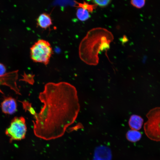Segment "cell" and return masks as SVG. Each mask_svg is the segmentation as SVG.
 <instances>
[{"label":"cell","instance_id":"7a4b0ae2","mask_svg":"<svg viewBox=\"0 0 160 160\" xmlns=\"http://www.w3.org/2000/svg\"><path fill=\"white\" fill-rule=\"evenodd\" d=\"M113 39L112 33L105 29L97 28L91 30L79 44L80 59L87 64L97 65L99 61V52L108 48Z\"/></svg>","mask_w":160,"mask_h":160},{"label":"cell","instance_id":"5b68a950","mask_svg":"<svg viewBox=\"0 0 160 160\" xmlns=\"http://www.w3.org/2000/svg\"><path fill=\"white\" fill-rule=\"evenodd\" d=\"M25 120L23 117H15L6 130L5 134L10 138L11 142L24 139L27 131Z\"/></svg>","mask_w":160,"mask_h":160},{"label":"cell","instance_id":"9c48e42d","mask_svg":"<svg viewBox=\"0 0 160 160\" xmlns=\"http://www.w3.org/2000/svg\"><path fill=\"white\" fill-rule=\"evenodd\" d=\"M143 122V119L141 116L136 115H133L130 117L129 121V124L132 129L137 130L141 128Z\"/></svg>","mask_w":160,"mask_h":160},{"label":"cell","instance_id":"277c9868","mask_svg":"<svg viewBox=\"0 0 160 160\" xmlns=\"http://www.w3.org/2000/svg\"><path fill=\"white\" fill-rule=\"evenodd\" d=\"M30 56L34 62L45 65L49 63L53 53L50 43L43 39H40L35 42L30 48Z\"/></svg>","mask_w":160,"mask_h":160},{"label":"cell","instance_id":"3957f363","mask_svg":"<svg viewBox=\"0 0 160 160\" xmlns=\"http://www.w3.org/2000/svg\"><path fill=\"white\" fill-rule=\"evenodd\" d=\"M144 125L145 135L151 140L160 142V107L151 109L147 113Z\"/></svg>","mask_w":160,"mask_h":160},{"label":"cell","instance_id":"5bb4252c","mask_svg":"<svg viewBox=\"0 0 160 160\" xmlns=\"http://www.w3.org/2000/svg\"><path fill=\"white\" fill-rule=\"evenodd\" d=\"M145 0H132L131 4L134 7L137 8H140L143 7L145 5Z\"/></svg>","mask_w":160,"mask_h":160},{"label":"cell","instance_id":"ba28073f","mask_svg":"<svg viewBox=\"0 0 160 160\" xmlns=\"http://www.w3.org/2000/svg\"><path fill=\"white\" fill-rule=\"evenodd\" d=\"M37 24L41 28L46 29L52 24V20L50 15L46 13L40 14L36 19Z\"/></svg>","mask_w":160,"mask_h":160},{"label":"cell","instance_id":"30bf717a","mask_svg":"<svg viewBox=\"0 0 160 160\" xmlns=\"http://www.w3.org/2000/svg\"><path fill=\"white\" fill-rule=\"evenodd\" d=\"M141 134L137 130L132 129L128 131L126 134L127 138L129 141L133 142L139 140L141 137Z\"/></svg>","mask_w":160,"mask_h":160},{"label":"cell","instance_id":"52a82bcc","mask_svg":"<svg viewBox=\"0 0 160 160\" xmlns=\"http://www.w3.org/2000/svg\"><path fill=\"white\" fill-rule=\"evenodd\" d=\"M111 151L108 147L101 146L95 149L93 160H111Z\"/></svg>","mask_w":160,"mask_h":160},{"label":"cell","instance_id":"4fadbf2b","mask_svg":"<svg viewBox=\"0 0 160 160\" xmlns=\"http://www.w3.org/2000/svg\"><path fill=\"white\" fill-rule=\"evenodd\" d=\"M109 0H93L92 2L96 5H98L100 7H104L107 6L111 2Z\"/></svg>","mask_w":160,"mask_h":160},{"label":"cell","instance_id":"7c38bea8","mask_svg":"<svg viewBox=\"0 0 160 160\" xmlns=\"http://www.w3.org/2000/svg\"><path fill=\"white\" fill-rule=\"evenodd\" d=\"M79 5L78 7L86 9L90 12H92L93 10L96 7L95 4H89L88 3L84 2L83 3H77Z\"/></svg>","mask_w":160,"mask_h":160},{"label":"cell","instance_id":"9a60e30c","mask_svg":"<svg viewBox=\"0 0 160 160\" xmlns=\"http://www.w3.org/2000/svg\"><path fill=\"white\" fill-rule=\"evenodd\" d=\"M6 73V68L5 66L0 63V77L4 76Z\"/></svg>","mask_w":160,"mask_h":160},{"label":"cell","instance_id":"8992f818","mask_svg":"<svg viewBox=\"0 0 160 160\" xmlns=\"http://www.w3.org/2000/svg\"><path fill=\"white\" fill-rule=\"evenodd\" d=\"M17 107L15 100L12 97L5 98L1 104L2 112L6 114H13L17 111Z\"/></svg>","mask_w":160,"mask_h":160},{"label":"cell","instance_id":"6da1fadb","mask_svg":"<svg viewBox=\"0 0 160 160\" xmlns=\"http://www.w3.org/2000/svg\"><path fill=\"white\" fill-rule=\"evenodd\" d=\"M39 98L43 105L34 116L35 135L47 140L61 137L75 121L80 110L76 87L66 82L48 83Z\"/></svg>","mask_w":160,"mask_h":160},{"label":"cell","instance_id":"8fae6325","mask_svg":"<svg viewBox=\"0 0 160 160\" xmlns=\"http://www.w3.org/2000/svg\"><path fill=\"white\" fill-rule=\"evenodd\" d=\"M76 14L78 18L82 21L86 20L90 17L88 11L81 8L77 9Z\"/></svg>","mask_w":160,"mask_h":160}]
</instances>
